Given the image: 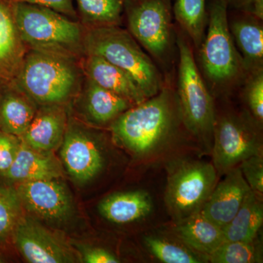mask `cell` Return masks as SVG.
<instances>
[{
    "instance_id": "cell-1",
    "label": "cell",
    "mask_w": 263,
    "mask_h": 263,
    "mask_svg": "<svg viewBox=\"0 0 263 263\" xmlns=\"http://www.w3.org/2000/svg\"><path fill=\"white\" fill-rule=\"evenodd\" d=\"M84 79L78 59L27 49L13 81L34 103L41 106L65 105L75 98Z\"/></svg>"
},
{
    "instance_id": "cell-2",
    "label": "cell",
    "mask_w": 263,
    "mask_h": 263,
    "mask_svg": "<svg viewBox=\"0 0 263 263\" xmlns=\"http://www.w3.org/2000/svg\"><path fill=\"white\" fill-rule=\"evenodd\" d=\"M175 124L173 98L164 89L121 114L110 129L118 144L145 157L163 146L174 130Z\"/></svg>"
},
{
    "instance_id": "cell-3",
    "label": "cell",
    "mask_w": 263,
    "mask_h": 263,
    "mask_svg": "<svg viewBox=\"0 0 263 263\" xmlns=\"http://www.w3.org/2000/svg\"><path fill=\"white\" fill-rule=\"evenodd\" d=\"M15 16L27 49L52 52L80 60L85 55V28L55 10L24 3H15Z\"/></svg>"
},
{
    "instance_id": "cell-4",
    "label": "cell",
    "mask_w": 263,
    "mask_h": 263,
    "mask_svg": "<svg viewBox=\"0 0 263 263\" xmlns=\"http://www.w3.org/2000/svg\"><path fill=\"white\" fill-rule=\"evenodd\" d=\"M84 50L85 54L102 57L127 72L147 98L161 91L157 67L129 31L119 26L85 28Z\"/></svg>"
},
{
    "instance_id": "cell-5",
    "label": "cell",
    "mask_w": 263,
    "mask_h": 263,
    "mask_svg": "<svg viewBox=\"0 0 263 263\" xmlns=\"http://www.w3.org/2000/svg\"><path fill=\"white\" fill-rule=\"evenodd\" d=\"M178 45L180 113L189 130L211 150L216 120L212 98L197 68L193 50L182 38Z\"/></svg>"
},
{
    "instance_id": "cell-6",
    "label": "cell",
    "mask_w": 263,
    "mask_h": 263,
    "mask_svg": "<svg viewBox=\"0 0 263 263\" xmlns=\"http://www.w3.org/2000/svg\"><path fill=\"white\" fill-rule=\"evenodd\" d=\"M212 163L201 161L181 162L170 173L164 201L174 222L200 212L217 183Z\"/></svg>"
},
{
    "instance_id": "cell-7",
    "label": "cell",
    "mask_w": 263,
    "mask_h": 263,
    "mask_svg": "<svg viewBox=\"0 0 263 263\" xmlns=\"http://www.w3.org/2000/svg\"><path fill=\"white\" fill-rule=\"evenodd\" d=\"M212 149V164L218 176H221L246 159L262 155V138L254 121L243 115L228 114L216 118Z\"/></svg>"
},
{
    "instance_id": "cell-8",
    "label": "cell",
    "mask_w": 263,
    "mask_h": 263,
    "mask_svg": "<svg viewBox=\"0 0 263 263\" xmlns=\"http://www.w3.org/2000/svg\"><path fill=\"white\" fill-rule=\"evenodd\" d=\"M172 11L171 0H125L129 32L156 58L171 47Z\"/></svg>"
},
{
    "instance_id": "cell-9",
    "label": "cell",
    "mask_w": 263,
    "mask_h": 263,
    "mask_svg": "<svg viewBox=\"0 0 263 263\" xmlns=\"http://www.w3.org/2000/svg\"><path fill=\"white\" fill-rule=\"evenodd\" d=\"M228 7L224 0H214L212 3L209 29L201 48L205 72L218 83L233 80L239 73L241 63L230 32Z\"/></svg>"
},
{
    "instance_id": "cell-10",
    "label": "cell",
    "mask_w": 263,
    "mask_h": 263,
    "mask_svg": "<svg viewBox=\"0 0 263 263\" xmlns=\"http://www.w3.org/2000/svg\"><path fill=\"white\" fill-rule=\"evenodd\" d=\"M62 143V161L72 179L86 183L100 174L104 166V157L89 131L77 123H67Z\"/></svg>"
},
{
    "instance_id": "cell-11",
    "label": "cell",
    "mask_w": 263,
    "mask_h": 263,
    "mask_svg": "<svg viewBox=\"0 0 263 263\" xmlns=\"http://www.w3.org/2000/svg\"><path fill=\"white\" fill-rule=\"evenodd\" d=\"M13 233L17 249L27 262H75L73 254L65 243L36 221L19 219Z\"/></svg>"
},
{
    "instance_id": "cell-12",
    "label": "cell",
    "mask_w": 263,
    "mask_h": 263,
    "mask_svg": "<svg viewBox=\"0 0 263 263\" xmlns=\"http://www.w3.org/2000/svg\"><path fill=\"white\" fill-rule=\"evenodd\" d=\"M16 191L27 210L46 220L63 221L72 213L70 193L56 179L20 183Z\"/></svg>"
},
{
    "instance_id": "cell-13",
    "label": "cell",
    "mask_w": 263,
    "mask_h": 263,
    "mask_svg": "<svg viewBox=\"0 0 263 263\" xmlns=\"http://www.w3.org/2000/svg\"><path fill=\"white\" fill-rule=\"evenodd\" d=\"M208 197L200 213L221 228L230 222L243 205L251 189L238 166L224 174Z\"/></svg>"
},
{
    "instance_id": "cell-14",
    "label": "cell",
    "mask_w": 263,
    "mask_h": 263,
    "mask_svg": "<svg viewBox=\"0 0 263 263\" xmlns=\"http://www.w3.org/2000/svg\"><path fill=\"white\" fill-rule=\"evenodd\" d=\"M86 77L114 94L125 98L133 105L147 100L141 88L127 72L102 57L86 53L80 60Z\"/></svg>"
},
{
    "instance_id": "cell-15",
    "label": "cell",
    "mask_w": 263,
    "mask_h": 263,
    "mask_svg": "<svg viewBox=\"0 0 263 263\" xmlns=\"http://www.w3.org/2000/svg\"><path fill=\"white\" fill-rule=\"evenodd\" d=\"M76 97L79 98L86 119L97 125L112 124L121 114L134 106L125 98L104 89L85 76Z\"/></svg>"
},
{
    "instance_id": "cell-16",
    "label": "cell",
    "mask_w": 263,
    "mask_h": 263,
    "mask_svg": "<svg viewBox=\"0 0 263 263\" xmlns=\"http://www.w3.org/2000/svg\"><path fill=\"white\" fill-rule=\"evenodd\" d=\"M27 51L15 20V2L0 0V79H15Z\"/></svg>"
},
{
    "instance_id": "cell-17",
    "label": "cell",
    "mask_w": 263,
    "mask_h": 263,
    "mask_svg": "<svg viewBox=\"0 0 263 263\" xmlns=\"http://www.w3.org/2000/svg\"><path fill=\"white\" fill-rule=\"evenodd\" d=\"M67 120L65 105H41L21 138L34 149L50 152L63 141Z\"/></svg>"
},
{
    "instance_id": "cell-18",
    "label": "cell",
    "mask_w": 263,
    "mask_h": 263,
    "mask_svg": "<svg viewBox=\"0 0 263 263\" xmlns=\"http://www.w3.org/2000/svg\"><path fill=\"white\" fill-rule=\"evenodd\" d=\"M36 104L14 81L0 80V130L23 136L35 115Z\"/></svg>"
},
{
    "instance_id": "cell-19",
    "label": "cell",
    "mask_w": 263,
    "mask_h": 263,
    "mask_svg": "<svg viewBox=\"0 0 263 263\" xmlns=\"http://www.w3.org/2000/svg\"><path fill=\"white\" fill-rule=\"evenodd\" d=\"M61 174L60 164L54 157L48 152L31 148L21 138L14 162L3 176L10 181L22 183L57 179Z\"/></svg>"
},
{
    "instance_id": "cell-20",
    "label": "cell",
    "mask_w": 263,
    "mask_h": 263,
    "mask_svg": "<svg viewBox=\"0 0 263 263\" xmlns=\"http://www.w3.org/2000/svg\"><path fill=\"white\" fill-rule=\"evenodd\" d=\"M174 233L189 248L208 257L224 243L222 228L200 212L175 223Z\"/></svg>"
},
{
    "instance_id": "cell-21",
    "label": "cell",
    "mask_w": 263,
    "mask_h": 263,
    "mask_svg": "<svg viewBox=\"0 0 263 263\" xmlns=\"http://www.w3.org/2000/svg\"><path fill=\"white\" fill-rule=\"evenodd\" d=\"M149 194L143 190L113 194L98 205L100 215L110 222L123 224L144 219L152 211Z\"/></svg>"
},
{
    "instance_id": "cell-22",
    "label": "cell",
    "mask_w": 263,
    "mask_h": 263,
    "mask_svg": "<svg viewBox=\"0 0 263 263\" xmlns=\"http://www.w3.org/2000/svg\"><path fill=\"white\" fill-rule=\"evenodd\" d=\"M262 223V198L251 190L236 215L223 228L224 242L257 239Z\"/></svg>"
},
{
    "instance_id": "cell-23",
    "label": "cell",
    "mask_w": 263,
    "mask_h": 263,
    "mask_svg": "<svg viewBox=\"0 0 263 263\" xmlns=\"http://www.w3.org/2000/svg\"><path fill=\"white\" fill-rule=\"evenodd\" d=\"M78 18L84 28L120 26L125 0H76Z\"/></svg>"
},
{
    "instance_id": "cell-24",
    "label": "cell",
    "mask_w": 263,
    "mask_h": 263,
    "mask_svg": "<svg viewBox=\"0 0 263 263\" xmlns=\"http://www.w3.org/2000/svg\"><path fill=\"white\" fill-rule=\"evenodd\" d=\"M246 18L233 22L232 32L237 45L249 66L262 65L263 60V29L258 18L247 14Z\"/></svg>"
},
{
    "instance_id": "cell-25",
    "label": "cell",
    "mask_w": 263,
    "mask_h": 263,
    "mask_svg": "<svg viewBox=\"0 0 263 263\" xmlns=\"http://www.w3.org/2000/svg\"><path fill=\"white\" fill-rule=\"evenodd\" d=\"M144 243L151 254L164 263H200L209 262V257L187 246L157 235H148Z\"/></svg>"
},
{
    "instance_id": "cell-26",
    "label": "cell",
    "mask_w": 263,
    "mask_h": 263,
    "mask_svg": "<svg viewBox=\"0 0 263 263\" xmlns=\"http://www.w3.org/2000/svg\"><path fill=\"white\" fill-rule=\"evenodd\" d=\"M206 0H175L176 20L193 40L195 46L201 45L206 24Z\"/></svg>"
},
{
    "instance_id": "cell-27",
    "label": "cell",
    "mask_w": 263,
    "mask_h": 263,
    "mask_svg": "<svg viewBox=\"0 0 263 263\" xmlns=\"http://www.w3.org/2000/svg\"><path fill=\"white\" fill-rule=\"evenodd\" d=\"M262 243L258 238L251 241H226L209 256L213 263L262 262Z\"/></svg>"
},
{
    "instance_id": "cell-28",
    "label": "cell",
    "mask_w": 263,
    "mask_h": 263,
    "mask_svg": "<svg viewBox=\"0 0 263 263\" xmlns=\"http://www.w3.org/2000/svg\"><path fill=\"white\" fill-rule=\"evenodd\" d=\"M22 205L16 190L0 186V241L13 234Z\"/></svg>"
},
{
    "instance_id": "cell-29",
    "label": "cell",
    "mask_w": 263,
    "mask_h": 263,
    "mask_svg": "<svg viewBox=\"0 0 263 263\" xmlns=\"http://www.w3.org/2000/svg\"><path fill=\"white\" fill-rule=\"evenodd\" d=\"M249 188L257 196L262 198L263 160L262 155H255L242 161L238 165Z\"/></svg>"
},
{
    "instance_id": "cell-30",
    "label": "cell",
    "mask_w": 263,
    "mask_h": 263,
    "mask_svg": "<svg viewBox=\"0 0 263 263\" xmlns=\"http://www.w3.org/2000/svg\"><path fill=\"white\" fill-rule=\"evenodd\" d=\"M247 103L257 122L263 120V76L262 71L252 79L247 90Z\"/></svg>"
},
{
    "instance_id": "cell-31",
    "label": "cell",
    "mask_w": 263,
    "mask_h": 263,
    "mask_svg": "<svg viewBox=\"0 0 263 263\" xmlns=\"http://www.w3.org/2000/svg\"><path fill=\"white\" fill-rule=\"evenodd\" d=\"M19 145L18 137L0 130V174H4L14 162Z\"/></svg>"
},
{
    "instance_id": "cell-32",
    "label": "cell",
    "mask_w": 263,
    "mask_h": 263,
    "mask_svg": "<svg viewBox=\"0 0 263 263\" xmlns=\"http://www.w3.org/2000/svg\"><path fill=\"white\" fill-rule=\"evenodd\" d=\"M13 1L15 3H24L46 7L73 20L79 21L77 11L72 0H13Z\"/></svg>"
},
{
    "instance_id": "cell-33",
    "label": "cell",
    "mask_w": 263,
    "mask_h": 263,
    "mask_svg": "<svg viewBox=\"0 0 263 263\" xmlns=\"http://www.w3.org/2000/svg\"><path fill=\"white\" fill-rule=\"evenodd\" d=\"M83 261L86 263H118L119 259L107 249L96 247H80Z\"/></svg>"
},
{
    "instance_id": "cell-34",
    "label": "cell",
    "mask_w": 263,
    "mask_h": 263,
    "mask_svg": "<svg viewBox=\"0 0 263 263\" xmlns=\"http://www.w3.org/2000/svg\"><path fill=\"white\" fill-rule=\"evenodd\" d=\"M224 1L226 2L228 6L233 5L235 8L243 10L251 0H224Z\"/></svg>"
},
{
    "instance_id": "cell-35",
    "label": "cell",
    "mask_w": 263,
    "mask_h": 263,
    "mask_svg": "<svg viewBox=\"0 0 263 263\" xmlns=\"http://www.w3.org/2000/svg\"><path fill=\"white\" fill-rule=\"evenodd\" d=\"M3 262H4V261H3V258H1V257H0V263Z\"/></svg>"
},
{
    "instance_id": "cell-36",
    "label": "cell",
    "mask_w": 263,
    "mask_h": 263,
    "mask_svg": "<svg viewBox=\"0 0 263 263\" xmlns=\"http://www.w3.org/2000/svg\"><path fill=\"white\" fill-rule=\"evenodd\" d=\"M0 80H1V79H0Z\"/></svg>"
}]
</instances>
